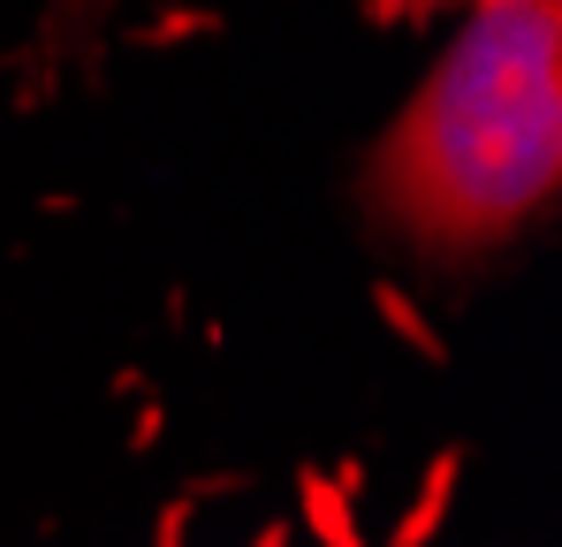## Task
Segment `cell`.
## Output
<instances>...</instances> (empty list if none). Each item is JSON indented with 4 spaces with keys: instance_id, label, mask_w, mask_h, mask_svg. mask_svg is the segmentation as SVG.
<instances>
[{
    "instance_id": "1",
    "label": "cell",
    "mask_w": 562,
    "mask_h": 547,
    "mask_svg": "<svg viewBox=\"0 0 562 547\" xmlns=\"http://www.w3.org/2000/svg\"><path fill=\"white\" fill-rule=\"evenodd\" d=\"M562 182V0H471L358 168V205L418 267L509 252Z\"/></svg>"
},
{
    "instance_id": "2",
    "label": "cell",
    "mask_w": 562,
    "mask_h": 547,
    "mask_svg": "<svg viewBox=\"0 0 562 547\" xmlns=\"http://www.w3.org/2000/svg\"><path fill=\"white\" fill-rule=\"evenodd\" d=\"M106 8L114 0H46V38L54 46H85V38H99Z\"/></svg>"
}]
</instances>
